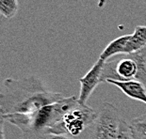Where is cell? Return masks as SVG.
Returning a JSON list of instances; mask_svg holds the SVG:
<instances>
[{
    "label": "cell",
    "instance_id": "6da1fadb",
    "mask_svg": "<svg viewBox=\"0 0 146 139\" xmlns=\"http://www.w3.org/2000/svg\"><path fill=\"white\" fill-rule=\"evenodd\" d=\"M65 97L60 92L49 90L38 76L7 78L0 89L1 119L4 121L5 118L10 116L31 115Z\"/></svg>",
    "mask_w": 146,
    "mask_h": 139
},
{
    "label": "cell",
    "instance_id": "7a4b0ae2",
    "mask_svg": "<svg viewBox=\"0 0 146 139\" xmlns=\"http://www.w3.org/2000/svg\"><path fill=\"white\" fill-rule=\"evenodd\" d=\"M78 103V97H65L29 116H10L4 121L16 126L23 132H46Z\"/></svg>",
    "mask_w": 146,
    "mask_h": 139
},
{
    "label": "cell",
    "instance_id": "3957f363",
    "mask_svg": "<svg viewBox=\"0 0 146 139\" xmlns=\"http://www.w3.org/2000/svg\"><path fill=\"white\" fill-rule=\"evenodd\" d=\"M97 118V113L90 106L77 103L73 109L67 112L57 124L48 130L45 134L65 135L76 137L91 127Z\"/></svg>",
    "mask_w": 146,
    "mask_h": 139
},
{
    "label": "cell",
    "instance_id": "277c9868",
    "mask_svg": "<svg viewBox=\"0 0 146 139\" xmlns=\"http://www.w3.org/2000/svg\"><path fill=\"white\" fill-rule=\"evenodd\" d=\"M122 120L119 110L112 103L105 101L91 126L90 139H116Z\"/></svg>",
    "mask_w": 146,
    "mask_h": 139
},
{
    "label": "cell",
    "instance_id": "5b68a950",
    "mask_svg": "<svg viewBox=\"0 0 146 139\" xmlns=\"http://www.w3.org/2000/svg\"><path fill=\"white\" fill-rule=\"evenodd\" d=\"M105 62L106 61L98 58V60L91 68V70L81 78H79L80 91L78 95V103L86 105L87 101L91 97L96 86L101 83V76Z\"/></svg>",
    "mask_w": 146,
    "mask_h": 139
},
{
    "label": "cell",
    "instance_id": "8992f818",
    "mask_svg": "<svg viewBox=\"0 0 146 139\" xmlns=\"http://www.w3.org/2000/svg\"><path fill=\"white\" fill-rule=\"evenodd\" d=\"M106 83L111 84L120 88L127 97L132 100L141 101L146 104V86L142 83L131 80V81H115V80H107Z\"/></svg>",
    "mask_w": 146,
    "mask_h": 139
},
{
    "label": "cell",
    "instance_id": "52a82bcc",
    "mask_svg": "<svg viewBox=\"0 0 146 139\" xmlns=\"http://www.w3.org/2000/svg\"><path fill=\"white\" fill-rule=\"evenodd\" d=\"M129 38H130V34L129 35L121 36L119 38L113 40L104 49V51L102 52L100 57H99V59L103 61H108L110 58L115 57V55L117 57V55H125V47Z\"/></svg>",
    "mask_w": 146,
    "mask_h": 139
},
{
    "label": "cell",
    "instance_id": "ba28073f",
    "mask_svg": "<svg viewBox=\"0 0 146 139\" xmlns=\"http://www.w3.org/2000/svg\"><path fill=\"white\" fill-rule=\"evenodd\" d=\"M146 47V26H136L134 32L130 34V38L127 42L125 55L132 54Z\"/></svg>",
    "mask_w": 146,
    "mask_h": 139
},
{
    "label": "cell",
    "instance_id": "9c48e42d",
    "mask_svg": "<svg viewBox=\"0 0 146 139\" xmlns=\"http://www.w3.org/2000/svg\"><path fill=\"white\" fill-rule=\"evenodd\" d=\"M129 55L135 60L138 67V72L135 80L146 86V47Z\"/></svg>",
    "mask_w": 146,
    "mask_h": 139
},
{
    "label": "cell",
    "instance_id": "30bf717a",
    "mask_svg": "<svg viewBox=\"0 0 146 139\" xmlns=\"http://www.w3.org/2000/svg\"><path fill=\"white\" fill-rule=\"evenodd\" d=\"M129 127L134 139H146V114L133 119Z\"/></svg>",
    "mask_w": 146,
    "mask_h": 139
},
{
    "label": "cell",
    "instance_id": "8fae6325",
    "mask_svg": "<svg viewBox=\"0 0 146 139\" xmlns=\"http://www.w3.org/2000/svg\"><path fill=\"white\" fill-rule=\"evenodd\" d=\"M18 8V0H0V15L7 19L15 16Z\"/></svg>",
    "mask_w": 146,
    "mask_h": 139
},
{
    "label": "cell",
    "instance_id": "7c38bea8",
    "mask_svg": "<svg viewBox=\"0 0 146 139\" xmlns=\"http://www.w3.org/2000/svg\"><path fill=\"white\" fill-rule=\"evenodd\" d=\"M22 139H74L73 137L45 132H23Z\"/></svg>",
    "mask_w": 146,
    "mask_h": 139
},
{
    "label": "cell",
    "instance_id": "4fadbf2b",
    "mask_svg": "<svg viewBox=\"0 0 146 139\" xmlns=\"http://www.w3.org/2000/svg\"><path fill=\"white\" fill-rule=\"evenodd\" d=\"M116 139H134L129 127V123H127L123 119L120 124L119 132H118Z\"/></svg>",
    "mask_w": 146,
    "mask_h": 139
},
{
    "label": "cell",
    "instance_id": "5bb4252c",
    "mask_svg": "<svg viewBox=\"0 0 146 139\" xmlns=\"http://www.w3.org/2000/svg\"><path fill=\"white\" fill-rule=\"evenodd\" d=\"M4 122L1 120V114H0V139H5L4 134Z\"/></svg>",
    "mask_w": 146,
    "mask_h": 139
}]
</instances>
